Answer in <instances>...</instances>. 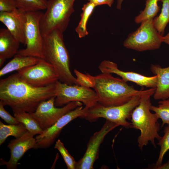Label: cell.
<instances>
[{"instance_id": "obj_31", "label": "cell", "mask_w": 169, "mask_h": 169, "mask_svg": "<svg viewBox=\"0 0 169 169\" xmlns=\"http://www.w3.org/2000/svg\"><path fill=\"white\" fill-rule=\"evenodd\" d=\"M17 8L15 0H0V12H11Z\"/></svg>"}, {"instance_id": "obj_35", "label": "cell", "mask_w": 169, "mask_h": 169, "mask_svg": "<svg viewBox=\"0 0 169 169\" xmlns=\"http://www.w3.org/2000/svg\"><path fill=\"white\" fill-rule=\"evenodd\" d=\"M123 0H117L116 8L118 9H121V5Z\"/></svg>"}, {"instance_id": "obj_26", "label": "cell", "mask_w": 169, "mask_h": 169, "mask_svg": "<svg viewBox=\"0 0 169 169\" xmlns=\"http://www.w3.org/2000/svg\"><path fill=\"white\" fill-rule=\"evenodd\" d=\"M158 103V106L151 105V110L162 121L161 127L165 124L169 125V98L161 100Z\"/></svg>"}, {"instance_id": "obj_29", "label": "cell", "mask_w": 169, "mask_h": 169, "mask_svg": "<svg viewBox=\"0 0 169 169\" xmlns=\"http://www.w3.org/2000/svg\"><path fill=\"white\" fill-rule=\"evenodd\" d=\"M74 72L76 76V80L79 85L86 87L94 88L95 79L94 76L89 74H84L74 69Z\"/></svg>"}, {"instance_id": "obj_23", "label": "cell", "mask_w": 169, "mask_h": 169, "mask_svg": "<svg viewBox=\"0 0 169 169\" xmlns=\"http://www.w3.org/2000/svg\"><path fill=\"white\" fill-rule=\"evenodd\" d=\"M159 1V0H146L145 7L135 18V22L139 24L147 20L153 19L160 10V7L158 5Z\"/></svg>"}, {"instance_id": "obj_4", "label": "cell", "mask_w": 169, "mask_h": 169, "mask_svg": "<svg viewBox=\"0 0 169 169\" xmlns=\"http://www.w3.org/2000/svg\"><path fill=\"white\" fill-rule=\"evenodd\" d=\"M154 94L150 93L141 96L140 103L133 110L131 119V128L138 130L140 135L137 139L138 146L141 150L150 141L156 147L155 139L158 141L161 137L158 133L160 125L159 118L155 113L151 112L152 105L151 97Z\"/></svg>"}, {"instance_id": "obj_36", "label": "cell", "mask_w": 169, "mask_h": 169, "mask_svg": "<svg viewBox=\"0 0 169 169\" xmlns=\"http://www.w3.org/2000/svg\"><path fill=\"white\" fill-rule=\"evenodd\" d=\"M6 59L2 57H0V67L3 65L5 62Z\"/></svg>"}, {"instance_id": "obj_33", "label": "cell", "mask_w": 169, "mask_h": 169, "mask_svg": "<svg viewBox=\"0 0 169 169\" xmlns=\"http://www.w3.org/2000/svg\"><path fill=\"white\" fill-rule=\"evenodd\" d=\"M157 169H169V160L168 161L161 166L158 167Z\"/></svg>"}, {"instance_id": "obj_32", "label": "cell", "mask_w": 169, "mask_h": 169, "mask_svg": "<svg viewBox=\"0 0 169 169\" xmlns=\"http://www.w3.org/2000/svg\"><path fill=\"white\" fill-rule=\"evenodd\" d=\"M88 2L94 4L96 6L107 5L110 7L112 5L114 0H87Z\"/></svg>"}, {"instance_id": "obj_6", "label": "cell", "mask_w": 169, "mask_h": 169, "mask_svg": "<svg viewBox=\"0 0 169 169\" xmlns=\"http://www.w3.org/2000/svg\"><path fill=\"white\" fill-rule=\"evenodd\" d=\"M141 97L134 96L126 103L117 106H105L98 103L89 109L84 119L89 122H93L99 118H103L119 126L126 128H131V122L127 120H131L133 110L140 103Z\"/></svg>"}, {"instance_id": "obj_12", "label": "cell", "mask_w": 169, "mask_h": 169, "mask_svg": "<svg viewBox=\"0 0 169 169\" xmlns=\"http://www.w3.org/2000/svg\"><path fill=\"white\" fill-rule=\"evenodd\" d=\"M89 109L79 106L62 116L54 125L43 131L35 137L38 148H46L50 146L59 136L62 129L70 122L78 117L84 118Z\"/></svg>"}, {"instance_id": "obj_10", "label": "cell", "mask_w": 169, "mask_h": 169, "mask_svg": "<svg viewBox=\"0 0 169 169\" xmlns=\"http://www.w3.org/2000/svg\"><path fill=\"white\" fill-rule=\"evenodd\" d=\"M55 96L42 101L34 112L29 113L43 131L52 126L68 112L83 104L79 101H73L58 108L54 105Z\"/></svg>"}, {"instance_id": "obj_8", "label": "cell", "mask_w": 169, "mask_h": 169, "mask_svg": "<svg viewBox=\"0 0 169 169\" xmlns=\"http://www.w3.org/2000/svg\"><path fill=\"white\" fill-rule=\"evenodd\" d=\"M55 105L63 106L73 101H79L89 109L98 103L97 94L90 88L81 85H69L59 80L55 83Z\"/></svg>"}, {"instance_id": "obj_14", "label": "cell", "mask_w": 169, "mask_h": 169, "mask_svg": "<svg viewBox=\"0 0 169 169\" xmlns=\"http://www.w3.org/2000/svg\"><path fill=\"white\" fill-rule=\"evenodd\" d=\"M34 136L27 131L20 137L11 140L7 145L10 150V159L6 161L1 158L0 165H5L8 169H17L18 161L27 151L31 149L38 148Z\"/></svg>"}, {"instance_id": "obj_22", "label": "cell", "mask_w": 169, "mask_h": 169, "mask_svg": "<svg viewBox=\"0 0 169 169\" xmlns=\"http://www.w3.org/2000/svg\"><path fill=\"white\" fill-rule=\"evenodd\" d=\"M96 7L94 4L89 2L84 4L82 8V12L80 15V22L75 28V31L80 38L88 34L86 28L87 23Z\"/></svg>"}, {"instance_id": "obj_28", "label": "cell", "mask_w": 169, "mask_h": 169, "mask_svg": "<svg viewBox=\"0 0 169 169\" xmlns=\"http://www.w3.org/2000/svg\"><path fill=\"white\" fill-rule=\"evenodd\" d=\"M54 148L58 150L62 156L68 169H75L76 162L65 148L64 144L58 139L56 141Z\"/></svg>"}, {"instance_id": "obj_30", "label": "cell", "mask_w": 169, "mask_h": 169, "mask_svg": "<svg viewBox=\"0 0 169 169\" xmlns=\"http://www.w3.org/2000/svg\"><path fill=\"white\" fill-rule=\"evenodd\" d=\"M4 105L0 101V116L9 124L16 125L20 123L14 116H12L4 109Z\"/></svg>"}, {"instance_id": "obj_5", "label": "cell", "mask_w": 169, "mask_h": 169, "mask_svg": "<svg viewBox=\"0 0 169 169\" xmlns=\"http://www.w3.org/2000/svg\"><path fill=\"white\" fill-rule=\"evenodd\" d=\"M75 0H49L45 12L40 21L43 36L54 30L63 33L66 29L70 17L74 10Z\"/></svg>"}, {"instance_id": "obj_9", "label": "cell", "mask_w": 169, "mask_h": 169, "mask_svg": "<svg viewBox=\"0 0 169 169\" xmlns=\"http://www.w3.org/2000/svg\"><path fill=\"white\" fill-rule=\"evenodd\" d=\"M43 14L41 11L26 12V48L19 50L17 54L44 59V39L40 27V21Z\"/></svg>"}, {"instance_id": "obj_11", "label": "cell", "mask_w": 169, "mask_h": 169, "mask_svg": "<svg viewBox=\"0 0 169 169\" xmlns=\"http://www.w3.org/2000/svg\"><path fill=\"white\" fill-rule=\"evenodd\" d=\"M18 72L23 80L36 87L46 86L59 80V76L53 65L43 59Z\"/></svg>"}, {"instance_id": "obj_15", "label": "cell", "mask_w": 169, "mask_h": 169, "mask_svg": "<svg viewBox=\"0 0 169 169\" xmlns=\"http://www.w3.org/2000/svg\"><path fill=\"white\" fill-rule=\"evenodd\" d=\"M98 68L102 73L115 74L126 82L130 81L141 86L156 88L157 79L156 75L148 77L134 72L122 71L118 69L117 64L109 60L102 61Z\"/></svg>"}, {"instance_id": "obj_18", "label": "cell", "mask_w": 169, "mask_h": 169, "mask_svg": "<svg viewBox=\"0 0 169 169\" xmlns=\"http://www.w3.org/2000/svg\"><path fill=\"white\" fill-rule=\"evenodd\" d=\"M20 43L7 28L0 29V57L7 59L17 54Z\"/></svg>"}, {"instance_id": "obj_19", "label": "cell", "mask_w": 169, "mask_h": 169, "mask_svg": "<svg viewBox=\"0 0 169 169\" xmlns=\"http://www.w3.org/2000/svg\"><path fill=\"white\" fill-rule=\"evenodd\" d=\"M42 59L30 56L17 54L11 60L0 70V76L17 70V71L37 64Z\"/></svg>"}, {"instance_id": "obj_7", "label": "cell", "mask_w": 169, "mask_h": 169, "mask_svg": "<svg viewBox=\"0 0 169 169\" xmlns=\"http://www.w3.org/2000/svg\"><path fill=\"white\" fill-rule=\"evenodd\" d=\"M163 36L155 28L153 19L144 21L135 31L129 34L123 43L126 48L139 52L158 49Z\"/></svg>"}, {"instance_id": "obj_17", "label": "cell", "mask_w": 169, "mask_h": 169, "mask_svg": "<svg viewBox=\"0 0 169 169\" xmlns=\"http://www.w3.org/2000/svg\"><path fill=\"white\" fill-rule=\"evenodd\" d=\"M150 69L152 73L157 76V84L154 99L163 100L169 98V66L162 68L158 64H152Z\"/></svg>"}, {"instance_id": "obj_21", "label": "cell", "mask_w": 169, "mask_h": 169, "mask_svg": "<svg viewBox=\"0 0 169 169\" xmlns=\"http://www.w3.org/2000/svg\"><path fill=\"white\" fill-rule=\"evenodd\" d=\"M14 116L19 122L23 123L26 129L34 136L41 134L43 130L37 122L29 113L23 111L13 112Z\"/></svg>"}, {"instance_id": "obj_20", "label": "cell", "mask_w": 169, "mask_h": 169, "mask_svg": "<svg viewBox=\"0 0 169 169\" xmlns=\"http://www.w3.org/2000/svg\"><path fill=\"white\" fill-rule=\"evenodd\" d=\"M28 130L25 125L20 123L16 125H5L0 121V145L4 142L7 137L12 136L15 138L20 137Z\"/></svg>"}, {"instance_id": "obj_25", "label": "cell", "mask_w": 169, "mask_h": 169, "mask_svg": "<svg viewBox=\"0 0 169 169\" xmlns=\"http://www.w3.org/2000/svg\"><path fill=\"white\" fill-rule=\"evenodd\" d=\"M17 8L24 12L46 9L48 0H15Z\"/></svg>"}, {"instance_id": "obj_16", "label": "cell", "mask_w": 169, "mask_h": 169, "mask_svg": "<svg viewBox=\"0 0 169 169\" xmlns=\"http://www.w3.org/2000/svg\"><path fill=\"white\" fill-rule=\"evenodd\" d=\"M26 13L17 8L11 12H0L1 22L17 41L25 45Z\"/></svg>"}, {"instance_id": "obj_13", "label": "cell", "mask_w": 169, "mask_h": 169, "mask_svg": "<svg viewBox=\"0 0 169 169\" xmlns=\"http://www.w3.org/2000/svg\"><path fill=\"white\" fill-rule=\"evenodd\" d=\"M119 126L116 124L106 120L101 129L95 132L90 138L87 144L85 152L77 162L75 169H93L95 161L99 158L100 146L106 136Z\"/></svg>"}, {"instance_id": "obj_2", "label": "cell", "mask_w": 169, "mask_h": 169, "mask_svg": "<svg viewBox=\"0 0 169 169\" xmlns=\"http://www.w3.org/2000/svg\"><path fill=\"white\" fill-rule=\"evenodd\" d=\"M94 77V89L97 94L98 103L105 106L123 105L134 96L154 94L156 89L136 90L122 79L115 78L111 74L102 73Z\"/></svg>"}, {"instance_id": "obj_27", "label": "cell", "mask_w": 169, "mask_h": 169, "mask_svg": "<svg viewBox=\"0 0 169 169\" xmlns=\"http://www.w3.org/2000/svg\"><path fill=\"white\" fill-rule=\"evenodd\" d=\"M164 135L158 141L157 144L160 147L158 158L153 168L156 169L162 164L164 156L169 150V125L164 128Z\"/></svg>"}, {"instance_id": "obj_24", "label": "cell", "mask_w": 169, "mask_h": 169, "mask_svg": "<svg viewBox=\"0 0 169 169\" xmlns=\"http://www.w3.org/2000/svg\"><path fill=\"white\" fill-rule=\"evenodd\" d=\"M162 3L160 14L153 19L154 26L162 36L164 34L165 28L169 23V0H159Z\"/></svg>"}, {"instance_id": "obj_3", "label": "cell", "mask_w": 169, "mask_h": 169, "mask_svg": "<svg viewBox=\"0 0 169 169\" xmlns=\"http://www.w3.org/2000/svg\"><path fill=\"white\" fill-rule=\"evenodd\" d=\"M63 33L54 30L43 37L44 59L52 64L60 82L79 85L70 69V57L64 40Z\"/></svg>"}, {"instance_id": "obj_34", "label": "cell", "mask_w": 169, "mask_h": 169, "mask_svg": "<svg viewBox=\"0 0 169 169\" xmlns=\"http://www.w3.org/2000/svg\"><path fill=\"white\" fill-rule=\"evenodd\" d=\"M163 42L169 45V32L165 36H163Z\"/></svg>"}, {"instance_id": "obj_1", "label": "cell", "mask_w": 169, "mask_h": 169, "mask_svg": "<svg viewBox=\"0 0 169 169\" xmlns=\"http://www.w3.org/2000/svg\"><path fill=\"white\" fill-rule=\"evenodd\" d=\"M55 83L36 87L25 81L18 73L0 81V100L13 111L34 112L43 101L55 96Z\"/></svg>"}]
</instances>
